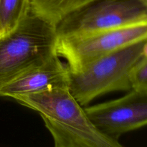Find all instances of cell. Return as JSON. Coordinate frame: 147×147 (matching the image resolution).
Instances as JSON below:
<instances>
[{"mask_svg":"<svg viewBox=\"0 0 147 147\" xmlns=\"http://www.w3.org/2000/svg\"><path fill=\"white\" fill-rule=\"evenodd\" d=\"M37 111L52 135L55 147H121L101 133L69 88H55L14 98Z\"/></svg>","mask_w":147,"mask_h":147,"instance_id":"6da1fadb","label":"cell"},{"mask_svg":"<svg viewBox=\"0 0 147 147\" xmlns=\"http://www.w3.org/2000/svg\"><path fill=\"white\" fill-rule=\"evenodd\" d=\"M57 41L55 26L29 10L13 30L0 36V91L56 54Z\"/></svg>","mask_w":147,"mask_h":147,"instance_id":"7a4b0ae2","label":"cell"},{"mask_svg":"<svg viewBox=\"0 0 147 147\" xmlns=\"http://www.w3.org/2000/svg\"><path fill=\"white\" fill-rule=\"evenodd\" d=\"M147 53V40L136 42L97 59L78 71L70 70L69 90L81 106L98 96L131 90V73Z\"/></svg>","mask_w":147,"mask_h":147,"instance_id":"3957f363","label":"cell"},{"mask_svg":"<svg viewBox=\"0 0 147 147\" xmlns=\"http://www.w3.org/2000/svg\"><path fill=\"white\" fill-rule=\"evenodd\" d=\"M147 22V0H93L56 25L57 37Z\"/></svg>","mask_w":147,"mask_h":147,"instance_id":"277c9868","label":"cell"},{"mask_svg":"<svg viewBox=\"0 0 147 147\" xmlns=\"http://www.w3.org/2000/svg\"><path fill=\"white\" fill-rule=\"evenodd\" d=\"M147 40V22L81 35L57 37L56 52L71 71H78L100 57Z\"/></svg>","mask_w":147,"mask_h":147,"instance_id":"5b68a950","label":"cell"},{"mask_svg":"<svg viewBox=\"0 0 147 147\" xmlns=\"http://www.w3.org/2000/svg\"><path fill=\"white\" fill-rule=\"evenodd\" d=\"M101 133L116 139L147 125V90L133 89L123 97L85 109Z\"/></svg>","mask_w":147,"mask_h":147,"instance_id":"8992f818","label":"cell"},{"mask_svg":"<svg viewBox=\"0 0 147 147\" xmlns=\"http://www.w3.org/2000/svg\"><path fill=\"white\" fill-rule=\"evenodd\" d=\"M69 82L68 65L62 62L56 53L4 86L0 91V96L14 99L51 89L69 88Z\"/></svg>","mask_w":147,"mask_h":147,"instance_id":"52a82bcc","label":"cell"},{"mask_svg":"<svg viewBox=\"0 0 147 147\" xmlns=\"http://www.w3.org/2000/svg\"><path fill=\"white\" fill-rule=\"evenodd\" d=\"M93 0H30V10L56 27L67 15Z\"/></svg>","mask_w":147,"mask_h":147,"instance_id":"ba28073f","label":"cell"},{"mask_svg":"<svg viewBox=\"0 0 147 147\" xmlns=\"http://www.w3.org/2000/svg\"><path fill=\"white\" fill-rule=\"evenodd\" d=\"M30 10V0H0V36L14 28Z\"/></svg>","mask_w":147,"mask_h":147,"instance_id":"9c48e42d","label":"cell"},{"mask_svg":"<svg viewBox=\"0 0 147 147\" xmlns=\"http://www.w3.org/2000/svg\"><path fill=\"white\" fill-rule=\"evenodd\" d=\"M133 89L147 90V55H145L136 65L131 73Z\"/></svg>","mask_w":147,"mask_h":147,"instance_id":"30bf717a","label":"cell"}]
</instances>
